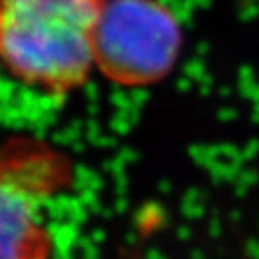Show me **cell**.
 <instances>
[{
  "label": "cell",
  "mask_w": 259,
  "mask_h": 259,
  "mask_svg": "<svg viewBox=\"0 0 259 259\" xmlns=\"http://www.w3.org/2000/svg\"><path fill=\"white\" fill-rule=\"evenodd\" d=\"M105 0H0V65L24 85L65 97L96 70Z\"/></svg>",
  "instance_id": "6da1fadb"
},
{
  "label": "cell",
  "mask_w": 259,
  "mask_h": 259,
  "mask_svg": "<svg viewBox=\"0 0 259 259\" xmlns=\"http://www.w3.org/2000/svg\"><path fill=\"white\" fill-rule=\"evenodd\" d=\"M184 47L178 16L162 0H105L96 34V70L124 89L164 81Z\"/></svg>",
  "instance_id": "7a4b0ae2"
},
{
  "label": "cell",
  "mask_w": 259,
  "mask_h": 259,
  "mask_svg": "<svg viewBox=\"0 0 259 259\" xmlns=\"http://www.w3.org/2000/svg\"><path fill=\"white\" fill-rule=\"evenodd\" d=\"M69 178V158L45 142L15 139L2 146L0 259H51L53 239L44 209Z\"/></svg>",
  "instance_id": "3957f363"
}]
</instances>
